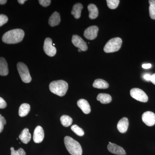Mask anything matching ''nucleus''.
<instances>
[{"label":"nucleus","instance_id":"obj_34","mask_svg":"<svg viewBox=\"0 0 155 155\" xmlns=\"http://www.w3.org/2000/svg\"><path fill=\"white\" fill-rule=\"evenodd\" d=\"M150 81H151V82H152V83L155 85V73H154V74H153L152 75H151Z\"/></svg>","mask_w":155,"mask_h":155},{"label":"nucleus","instance_id":"obj_35","mask_svg":"<svg viewBox=\"0 0 155 155\" xmlns=\"http://www.w3.org/2000/svg\"><path fill=\"white\" fill-rule=\"evenodd\" d=\"M26 1V0H18V2L20 5H23Z\"/></svg>","mask_w":155,"mask_h":155},{"label":"nucleus","instance_id":"obj_21","mask_svg":"<svg viewBox=\"0 0 155 155\" xmlns=\"http://www.w3.org/2000/svg\"><path fill=\"white\" fill-rule=\"evenodd\" d=\"M93 86L95 88L107 89L109 87V84L106 81L102 79H97L94 81Z\"/></svg>","mask_w":155,"mask_h":155},{"label":"nucleus","instance_id":"obj_33","mask_svg":"<svg viewBox=\"0 0 155 155\" xmlns=\"http://www.w3.org/2000/svg\"><path fill=\"white\" fill-rule=\"evenodd\" d=\"M152 67V65L150 64H143L142 65V67L144 69H148Z\"/></svg>","mask_w":155,"mask_h":155},{"label":"nucleus","instance_id":"obj_27","mask_svg":"<svg viewBox=\"0 0 155 155\" xmlns=\"http://www.w3.org/2000/svg\"><path fill=\"white\" fill-rule=\"evenodd\" d=\"M11 155H25V153L24 150L22 148H19L17 150H15L14 148L12 147L11 148Z\"/></svg>","mask_w":155,"mask_h":155},{"label":"nucleus","instance_id":"obj_38","mask_svg":"<svg viewBox=\"0 0 155 155\" xmlns=\"http://www.w3.org/2000/svg\"><path fill=\"white\" fill-rule=\"evenodd\" d=\"M109 144H111L112 143L111 142H109Z\"/></svg>","mask_w":155,"mask_h":155},{"label":"nucleus","instance_id":"obj_28","mask_svg":"<svg viewBox=\"0 0 155 155\" xmlns=\"http://www.w3.org/2000/svg\"><path fill=\"white\" fill-rule=\"evenodd\" d=\"M7 123L5 117L2 116L0 114V133L2 132L4 128V125H5Z\"/></svg>","mask_w":155,"mask_h":155},{"label":"nucleus","instance_id":"obj_26","mask_svg":"<svg viewBox=\"0 0 155 155\" xmlns=\"http://www.w3.org/2000/svg\"><path fill=\"white\" fill-rule=\"evenodd\" d=\"M108 7L111 9H116L119 5L120 1L119 0H107Z\"/></svg>","mask_w":155,"mask_h":155},{"label":"nucleus","instance_id":"obj_31","mask_svg":"<svg viewBox=\"0 0 155 155\" xmlns=\"http://www.w3.org/2000/svg\"><path fill=\"white\" fill-rule=\"evenodd\" d=\"M7 106V104L4 99L0 97V109H5Z\"/></svg>","mask_w":155,"mask_h":155},{"label":"nucleus","instance_id":"obj_2","mask_svg":"<svg viewBox=\"0 0 155 155\" xmlns=\"http://www.w3.org/2000/svg\"><path fill=\"white\" fill-rule=\"evenodd\" d=\"M64 141L66 148L70 154L82 155V148L78 142L69 136L65 137Z\"/></svg>","mask_w":155,"mask_h":155},{"label":"nucleus","instance_id":"obj_25","mask_svg":"<svg viewBox=\"0 0 155 155\" xmlns=\"http://www.w3.org/2000/svg\"><path fill=\"white\" fill-rule=\"evenodd\" d=\"M71 130L77 135L79 136H83L84 135V131L82 128L76 125H74L71 126Z\"/></svg>","mask_w":155,"mask_h":155},{"label":"nucleus","instance_id":"obj_22","mask_svg":"<svg viewBox=\"0 0 155 155\" xmlns=\"http://www.w3.org/2000/svg\"><path fill=\"white\" fill-rule=\"evenodd\" d=\"M30 111V106L28 104L24 103L20 106L19 110V115L20 117L27 116Z\"/></svg>","mask_w":155,"mask_h":155},{"label":"nucleus","instance_id":"obj_6","mask_svg":"<svg viewBox=\"0 0 155 155\" xmlns=\"http://www.w3.org/2000/svg\"><path fill=\"white\" fill-rule=\"evenodd\" d=\"M130 95L134 99L141 102H147L148 100V97L146 94L140 89L132 88L130 90Z\"/></svg>","mask_w":155,"mask_h":155},{"label":"nucleus","instance_id":"obj_9","mask_svg":"<svg viewBox=\"0 0 155 155\" xmlns=\"http://www.w3.org/2000/svg\"><path fill=\"white\" fill-rule=\"evenodd\" d=\"M98 31V27L96 25L90 26L84 31V35L87 39L92 40L96 38Z\"/></svg>","mask_w":155,"mask_h":155},{"label":"nucleus","instance_id":"obj_16","mask_svg":"<svg viewBox=\"0 0 155 155\" xmlns=\"http://www.w3.org/2000/svg\"><path fill=\"white\" fill-rule=\"evenodd\" d=\"M19 138L23 143L27 144L31 139V134L29 133L28 128H25L22 130L19 135Z\"/></svg>","mask_w":155,"mask_h":155},{"label":"nucleus","instance_id":"obj_8","mask_svg":"<svg viewBox=\"0 0 155 155\" xmlns=\"http://www.w3.org/2000/svg\"><path fill=\"white\" fill-rule=\"evenodd\" d=\"M72 42L75 46L83 51H85L88 49L86 43L79 35H73L72 37Z\"/></svg>","mask_w":155,"mask_h":155},{"label":"nucleus","instance_id":"obj_4","mask_svg":"<svg viewBox=\"0 0 155 155\" xmlns=\"http://www.w3.org/2000/svg\"><path fill=\"white\" fill-rule=\"evenodd\" d=\"M122 43V39L119 37L111 39L106 44L104 48L105 52L110 53L117 51L121 48Z\"/></svg>","mask_w":155,"mask_h":155},{"label":"nucleus","instance_id":"obj_36","mask_svg":"<svg viewBox=\"0 0 155 155\" xmlns=\"http://www.w3.org/2000/svg\"><path fill=\"white\" fill-rule=\"evenodd\" d=\"M7 2L6 0H0V5H5Z\"/></svg>","mask_w":155,"mask_h":155},{"label":"nucleus","instance_id":"obj_30","mask_svg":"<svg viewBox=\"0 0 155 155\" xmlns=\"http://www.w3.org/2000/svg\"><path fill=\"white\" fill-rule=\"evenodd\" d=\"M38 2L43 7H47L50 5L51 1V0H39Z\"/></svg>","mask_w":155,"mask_h":155},{"label":"nucleus","instance_id":"obj_17","mask_svg":"<svg viewBox=\"0 0 155 155\" xmlns=\"http://www.w3.org/2000/svg\"><path fill=\"white\" fill-rule=\"evenodd\" d=\"M8 73V67L7 61L4 58H0V75L6 76Z\"/></svg>","mask_w":155,"mask_h":155},{"label":"nucleus","instance_id":"obj_3","mask_svg":"<svg viewBox=\"0 0 155 155\" xmlns=\"http://www.w3.org/2000/svg\"><path fill=\"white\" fill-rule=\"evenodd\" d=\"M68 87V83L65 81H55L50 84L49 89L53 93L63 97L67 93Z\"/></svg>","mask_w":155,"mask_h":155},{"label":"nucleus","instance_id":"obj_24","mask_svg":"<svg viewBox=\"0 0 155 155\" xmlns=\"http://www.w3.org/2000/svg\"><path fill=\"white\" fill-rule=\"evenodd\" d=\"M150 4L149 14L150 18L155 19V0L149 1Z\"/></svg>","mask_w":155,"mask_h":155},{"label":"nucleus","instance_id":"obj_1","mask_svg":"<svg viewBox=\"0 0 155 155\" xmlns=\"http://www.w3.org/2000/svg\"><path fill=\"white\" fill-rule=\"evenodd\" d=\"M25 33L21 29H14L6 32L2 37V41L8 44H15L22 41Z\"/></svg>","mask_w":155,"mask_h":155},{"label":"nucleus","instance_id":"obj_12","mask_svg":"<svg viewBox=\"0 0 155 155\" xmlns=\"http://www.w3.org/2000/svg\"><path fill=\"white\" fill-rule=\"evenodd\" d=\"M108 150L110 152L114 154L118 155H124L126 154L125 150L122 147L119 146L115 143H111L107 146Z\"/></svg>","mask_w":155,"mask_h":155},{"label":"nucleus","instance_id":"obj_13","mask_svg":"<svg viewBox=\"0 0 155 155\" xmlns=\"http://www.w3.org/2000/svg\"><path fill=\"white\" fill-rule=\"evenodd\" d=\"M129 125L128 119L126 117H123L119 120L117 127L120 133H125L127 131Z\"/></svg>","mask_w":155,"mask_h":155},{"label":"nucleus","instance_id":"obj_11","mask_svg":"<svg viewBox=\"0 0 155 155\" xmlns=\"http://www.w3.org/2000/svg\"><path fill=\"white\" fill-rule=\"evenodd\" d=\"M45 133L42 127L40 126H37L33 134V140L37 143H40L44 140Z\"/></svg>","mask_w":155,"mask_h":155},{"label":"nucleus","instance_id":"obj_37","mask_svg":"<svg viewBox=\"0 0 155 155\" xmlns=\"http://www.w3.org/2000/svg\"><path fill=\"white\" fill-rule=\"evenodd\" d=\"M78 52H81L82 51V50H81V49H78Z\"/></svg>","mask_w":155,"mask_h":155},{"label":"nucleus","instance_id":"obj_32","mask_svg":"<svg viewBox=\"0 0 155 155\" xmlns=\"http://www.w3.org/2000/svg\"><path fill=\"white\" fill-rule=\"evenodd\" d=\"M151 77V75L149 74H145L143 76V78L147 81H150Z\"/></svg>","mask_w":155,"mask_h":155},{"label":"nucleus","instance_id":"obj_39","mask_svg":"<svg viewBox=\"0 0 155 155\" xmlns=\"http://www.w3.org/2000/svg\"><path fill=\"white\" fill-rule=\"evenodd\" d=\"M53 45L54 46L55 45V44H53Z\"/></svg>","mask_w":155,"mask_h":155},{"label":"nucleus","instance_id":"obj_14","mask_svg":"<svg viewBox=\"0 0 155 155\" xmlns=\"http://www.w3.org/2000/svg\"><path fill=\"white\" fill-rule=\"evenodd\" d=\"M77 105L84 114H88L90 113L91 111V107L86 100L81 99L78 100L77 102Z\"/></svg>","mask_w":155,"mask_h":155},{"label":"nucleus","instance_id":"obj_19","mask_svg":"<svg viewBox=\"0 0 155 155\" xmlns=\"http://www.w3.org/2000/svg\"><path fill=\"white\" fill-rule=\"evenodd\" d=\"M89 13V17L91 19H96L98 16V10L97 6L94 4H90L87 7Z\"/></svg>","mask_w":155,"mask_h":155},{"label":"nucleus","instance_id":"obj_15","mask_svg":"<svg viewBox=\"0 0 155 155\" xmlns=\"http://www.w3.org/2000/svg\"><path fill=\"white\" fill-rule=\"evenodd\" d=\"M61 19L60 14L58 12H54L49 19L48 23L52 27L57 26L60 24Z\"/></svg>","mask_w":155,"mask_h":155},{"label":"nucleus","instance_id":"obj_18","mask_svg":"<svg viewBox=\"0 0 155 155\" xmlns=\"http://www.w3.org/2000/svg\"><path fill=\"white\" fill-rule=\"evenodd\" d=\"M83 5L81 3H77L75 4L72 8L71 14L74 16L75 19H79L81 17V11L83 9Z\"/></svg>","mask_w":155,"mask_h":155},{"label":"nucleus","instance_id":"obj_20","mask_svg":"<svg viewBox=\"0 0 155 155\" xmlns=\"http://www.w3.org/2000/svg\"><path fill=\"white\" fill-rule=\"evenodd\" d=\"M97 101L103 104H109L112 101V97L107 94L101 93L98 95L97 97Z\"/></svg>","mask_w":155,"mask_h":155},{"label":"nucleus","instance_id":"obj_10","mask_svg":"<svg viewBox=\"0 0 155 155\" xmlns=\"http://www.w3.org/2000/svg\"><path fill=\"white\" fill-rule=\"evenodd\" d=\"M143 122L148 126H153L155 124V114L151 111L145 112L142 116Z\"/></svg>","mask_w":155,"mask_h":155},{"label":"nucleus","instance_id":"obj_29","mask_svg":"<svg viewBox=\"0 0 155 155\" xmlns=\"http://www.w3.org/2000/svg\"><path fill=\"white\" fill-rule=\"evenodd\" d=\"M8 20V17L4 14L0 15V27L6 24Z\"/></svg>","mask_w":155,"mask_h":155},{"label":"nucleus","instance_id":"obj_5","mask_svg":"<svg viewBox=\"0 0 155 155\" xmlns=\"http://www.w3.org/2000/svg\"><path fill=\"white\" fill-rule=\"evenodd\" d=\"M17 68L22 81L25 83H30L31 78L27 66L24 63L19 62L17 64Z\"/></svg>","mask_w":155,"mask_h":155},{"label":"nucleus","instance_id":"obj_23","mask_svg":"<svg viewBox=\"0 0 155 155\" xmlns=\"http://www.w3.org/2000/svg\"><path fill=\"white\" fill-rule=\"evenodd\" d=\"M61 124L64 127H67L72 125L73 120L71 117L67 115H63L61 117Z\"/></svg>","mask_w":155,"mask_h":155},{"label":"nucleus","instance_id":"obj_7","mask_svg":"<svg viewBox=\"0 0 155 155\" xmlns=\"http://www.w3.org/2000/svg\"><path fill=\"white\" fill-rule=\"evenodd\" d=\"M44 51L47 55L52 57L55 55L57 49L53 45L52 40L49 38L45 39L44 45Z\"/></svg>","mask_w":155,"mask_h":155}]
</instances>
